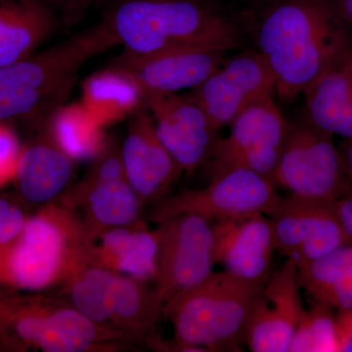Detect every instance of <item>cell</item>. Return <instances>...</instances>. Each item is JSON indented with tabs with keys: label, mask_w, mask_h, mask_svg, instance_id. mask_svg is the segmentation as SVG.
Wrapping results in <instances>:
<instances>
[{
	"label": "cell",
	"mask_w": 352,
	"mask_h": 352,
	"mask_svg": "<svg viewBox=\"0 0 352 352\" xmlns=\"http://www.w3.org/2000/svg\"><path fill=\"white\" fill-rule=\"evenodd\" d=\"M298 283L316 302L352 310V245L296 266Z\"/></svg>",
	"instance_id": "obj_25"
},
{
	"label": "cell",
	"mask_w": 352,
	"mask_h": 352,
	"mask_svg": "<svg viewBox=\"0 0 352 352\" xmlns=\"http://www.w3.org/2000/svg\"><path fill=\"white\" fill-rule=\"evenodd\" d=\"M342 160H344V164H346V170L352 177V140L351 145L347 147L346 152L342 154Z\"/></svg>",
	"instance_id": "obj_35"
},
{
	"label": "cell",
	"mask_w": 352,
	"mask_h": 352,
	"mask_svg": "<svg viewBox=\"0 0 352 352\" xmlns=\"http://www.w3.org/2000/svg\"><path fill=\"white\" fill-rule=\"evenodd\" d=\"M219 6L226 7L233 12L241 13L256 6L261 0H214Z\"/></svg>",
	"instance_id": "obj_33"
},
{
	"label": "cell",
	"mask_w": 352,
	"mask_h": 352,
	"mask_svg": "<svg viewBox=\"0 0 352 352\" xmlns=\"http://www.w3.org/2000/svg\"><path fill=\"white\" fill-rule=\"evenodd\" d=\"M22 146L8 122H0V189L13 182Z\"/></svg>",
	"instance_id": "obj_29"
},
{
	"label": "cell",
	"mask_w": 352,
	"mask_h": 352,
	"mask_svg": "<svg viewBox=\"0 0 352 352\" xmlns=\"http://www.w3.org/2000/svg\"><path fill=\"white\" fill-rule=\"evenodd\" d=\"M219 131L252 104L276 96V82L264 58L245 48L226 58L219 69L188 94Z\"/></svg>",
	"instance_id": "obj_12"
},
{
	"label": "cell",
	"mask_w": 352,
	"mask_h": 352,
	"mask_svg": "<svg viewBox=\"0 0 352 352\" xmlns=\"http://www.w3.org/2000/svg\"><path fill=\"white\" fill-rule=\"evenodd\" d=\"M344 22L352 27V0H333Z\"/></svg>",
	"instance_id": "obj_34"
},
{
	"label": "cell",
	"mask_w": 352,
	"mask_h": 352,
	"mask_svg": "<svg viewBox=\"0 0 352 352\" xmlns=\"http://www.w3.org/2000/svg\"><path fill=\"white\" fill-rule=\"evenodd\" d=\"M54 7L66 24H72L78 20L90 4L95 0H44Z\"/></svg>",
	"instance_id": "obj_30"
},
{
	"label": "cell",
	"mask_w": 352,
	"mask_h": 352,
	"mask_svg": "<svg viewBox=\"0 0 352 352\" xmlns=\"http://www.w3.org/2000/svg\"><path fill=\"white\" fill-rule=\"evenodd\" d=\"M27 207L16 193L0 196V245L10 242L23 230L31 215Z\"/></svg>",
	"instance_id": "obj_28"
},
{
	"label": "cell",
	"mask_w": 352,
	"mask_h": 352,
	"mask_svg": "<svg viewBox=\"0 0 352 352\" xmlns=\"http://www.w3.org/2000/svg\"><path fill=\"white\" fill-rule=\"evenodd\" d=\"M337 319L339 351L352 352V310H342Z\"/></svg>",
	"instance_id": "obj_31"
},
{
	"label": "cell",
	"mask_w": 352,
	"mask_h": 352,
	"mask_svg": "<svg viewBox=\"0 0 352 352\" xmlns=\"http://www.w3.org/2000/svg\"><path fill=\"white\" fill-rule=\"evenodd\" d=\"M335 210L349 244L352 245V195L336 201Z\"/></svg>",
	"instance_id": "obj_32"
},
{
	"label": "cell",
	"mask_w": 352,
	"mask_h": 352,
	"mask_svg": "<svg viewBox=\"0 0 352 352\" xmlns=\"http://www.w3.org/2000/svg\"><path fill=\"white\" fill-rule=\"evenodd\" d=\"M351 175L332 134L312 124L307 118L288 122L283 148L271 176L275 187L293 195L335 201L346 196Z\"/></svg>",
	"instance_id": "obj_7"
},
{
	"label": "cell",
	"mask_w": 352,
	"mask_h": 352,
	"mask_svg": "<svg viewBox=\"0 0 352 352\" xmlns=\"http://www.w3.org/2000/svg\"><path fill=\"white\" fill-rule=\"evenodd\" d=\"M307 119L330 134L352 140V50L329 64L303 91Z\"/></svg>",
	"instance_id": "obj_22"
},
{
	"label": "cell",
	"mask_w": 352,
	"mask_h": 352,
	"mask_svg": "<svg viewBox=\"0 0 352 352\" xmlns=\"http://www.w3.org/2000/svg\"><path fill=\"white\" fill-rule=\"evenodd\" d=\"M22 146L13 183L15 193L28 206L56 201L69 188L75 160L51 138L44 124Z\"/></svg>",
	"instance_id": "obj_19"
},
{
	"label": "cell",
	"mask_w": 352,
	"mask_h": 352,
	"mask_svg": "<svg viewBox=\"0 0 352 352\" xmlns=\"http://www.w3.org/2000/svg\"><path fill=\"white\" fill-rule=\"evenodd\" d=\"M289 352H339L337 320L329 305L317 302L305 310L292 337Z\"/></svg>",
	"instance_id": "obj_27"
},
{
	"label": "cell",
	"mask_w": 352,
	"mask_h": 352,
	"mask_svg": "<svg viewBox=\"0 0 352 352\" xmlns=\"http://www.w3.org/2000/svg\"><path fill=\"white\" fill-rule=\"evenodd\" d=\"M230 124V133L219 138L207 164L210 179L227 171L245 168L271 182L288 129L274 97L252 104Z\"/></svg>",
	"instance_id": "obj_11"
},
{
	"label": "cell",
	"mask_w": 352,
	"mask_h": 352,
	"mask_svg": "<svg viewBox=\"0 0 352 352\" xmlns=\"http://www.w3.org/2000/svg\"><path fill=\"white\" fill-rule=\"evenodd\" d=\"M82 105L102 126L145 109V92L126 72L109 66L83 83Z\"/></svg>",
	"instance_id": "obj_24"
},
{
	"label": "cell",
	"mask_w": 352,
	"mask_h": 352,
	"mask_svg": "<svg viewBox=\"0 0 352 352\" xmlns=\"http://www.w3.org/2000/svg\"><path fill=\"white\" fill-rule=\"evenodd\" d=\"M91 327L61 296L0 292V352H78Z\"/></svg>",
	"instance_id": "obj_6"
},
{
	"label": "cell",
	"mask_w": 352,
	"mask_h": 352,
	"mask_svg": "<svg viewBox=\"0 0 352 352\" xmlns=\"http://www.w3.org/2000/svg\"><path fill=\"white\" fill-rule=\"evenodd\" d=\"M157 276L153 283L164 307L214 271L212 222L194 214H183L157 223Z\"/></svg>",
	"instance_id": "obj_10"
},
{
	"label": "cell",
	"mask_w": 352,
	"mask_h": 352,
	"mask_svg": "<svg viewBox=\"0 0 352 352\" xmlns=\"http://www.w3.org/2000/svg\"><path fill=\"white\" fill-rule=\"evenodd\" d=\"M88 242L73 210L58 200L41 206L17 237L0 245V292L59 289L85 258Z\"/></svg>",
	"instance_id": "obj_4"
},
{
	"label": "cell",
	"mask_w": 352,
	"mask_h": 352,
	"mask_svg": "<svg viewBox=\"0 0 352 352\" xmlns=\"http://www.w3.org/2000/svg\"><path fill=\"white\" fill-rule=\"evenodd\" d=\"M159 238L144 220L103 231L88 242L87 256L106 270L153 284L157 276Z\"/></svg>",
	"instance_id": "obj_21"
},
{
	"label": "cell",
	"mask_w": 352,
	"mask_h": 352,
	"mask_svg": "<svg viewBox=\"0 0 352 352\" xmlns=\"http://www.w3.org/2000/svg\"><path fill=\"white\" fill-rule=\"evenodd\" d=\"M263 286L223 271L175 296L163 308L175 328L170 351H240Z\"/></svg>",
	"instance_id": "obj_5"
},
{
	"label": "cell",
	"mask_w": 352,
	"mask_h": 352,
	"mask_svg": "<svg viewBox=\"0 0 352 352\" xmlns=\"http://www.w3.org/2000/svg\"><path fill=\"white\" fill-rule=\"evenodd\" d=\"M116 44L101 21L63 43L0 67V122L41 126L63 106L85 63Z\"/></svg>",
	"instance_id": "obj_3"
},
{
	"label": "cell",
	"mask_w": 352,
	"mask_h": 352,
	"mask_svg": "<svg viewBox=\"0 0 352 352\" xmlns=\"http://www.w3.org/2000/svg\"><path fill=\"white\" fill-rule=\"evenodd\" d=\"M149 283L113 272L106 300V326L122 333L132 344L168 351L157 332L164 305Z\"/></svg>",
	"instance_id": "obj_20"
},
{
	"label": "cell",
	"mask_w": 352,
	"mask_h": 352,
	"mask_svg": "<svg viewBox=\"0 0 352 352\" xmlns=\"http://www.w3.org/2000/svg\"><path fill=\"white\" fill-rule=\"evenodd\" d=\"M43 124L55 142L76 162L94 159L107 143L104 126L82 104L62 106Z\"/></svg>",
	"instance_id": "obj_26"
},
{
	"label": "cell",
	"mask_w": 352,
	"mask_h": 352,
	"mask_svg": "<svg viewBox=\"0 0 352 352\" xmlns=\"http://www.w3.org/2000/svg\"><path fill=\"white\" fill-rule=\"evenodd\" d=\"M120 152L127 179L145 205H154L170 195L183 171L160 140L146 109L129 117Z\"/></svg>",
	"instance_id": "obj_17"
},
{
	"label": "cell",
	"mask_w": 352,
	"mask_h": 352,
	"mask_svg": "<svg viewBox=\"0 0 352 352\" xmlns=\"http://www.w3.org/2000/svg\"><path fill=\"white\" fill-rule=\"evenodd\" d=\"M145 109L154 120L160 140L183 173L193 175L208 163L219 131L188 95L147 94Z\"/></svg>",
	"instance_id": "obj_14"
},
{
	"label": "cell",
	"mask_w": 352,
	"mask_h": 352,
	"mask_svg": "<svg viewBox=\"0 0 352 352\" xmlns=\"http://www.w3.org/2000/svg\"><path fill=\"white\" fill-rule=\"evenodd\" d=\"M102 21L133 54L184 46L247 48L240 14L214 0H111Z\"/></svg>",
	"instance_id": "obj_2"
},
{
	"label": "cell",
	"mask_w": 352,
	"mask_h": 352,
	"mask_svg": "<svg viewBox=\"0 0 352 352\" xmlns=\"http://www.w3.org/2000/svg\"><path fill=\"white\" fill-rule=\"evenodd\" d=\"M228 51L210 46H184L133 54L124 50L111 66L126 72L147 94L194 89L219 68Z\"/></svg>",
	"instance_id": "obj_15"
},
{
	"label": "cell",
	"mask_w": 352,
	"mask_h": 352,
	"mask_svg": "<svg viewBox=\"0 0 352 352\" xmlns=\"http://www.w3.org/2000/svg\"><path fill=\"white\" fill-rule=\"evenodd\" d=\"M298 267L287 259L266 280L245 328L244 342L254 352H289L305 308Z\"/></svg>",
	"instance_id": "obj_16"
},
{
	"label": "cell",
	"mask_w": 352,
	"mask_h": 352,
	"mask_svg": "<svg viewBox=\"0 0 352 352\" xmlns=\"http://www.w3.org/2000/svg\"><path fill=\"white\" fill-rule=\"evenodd\" d=\"M267 178L237 168L210 179L205 188L170 195L152 205L147 219L160 223L183 214H194L208 221L239 219L254 214L270 215L281 197Z\"/></svg>",
	"instance_id": "obj_9"
},
{
	"label": "cell",
	"mask_w": 352,
	"mask_h": 352,
	"mask_svg": "<svg viewBox=\"0 0 352 352\" xmlns=\"http://www.w3.org/2000/svg\"><path fill=\"white\" fill-rule=\"evenodd\" d=\"M73 210L91 241L103 231L140 219L145 203L127 179L120 145L107 140L82 179L58 198Z\"/></svg>",
	"instance_id": "obj_8"
},
{
	"label": "cell",
	"mask_w": 352,
	"mask_h": 352,
	"mask_svg": "<svg viewBox=\"0 0 352 352\" xmlns=\"http://www.w3.org/2000/svg\"><path fill=\"white\" fill-rule=\"evenodd\" d=\"M215 264L250 282L265 284L276 251L270 217L263 214L212 222Z\"/></svg>",
	"instance_id": "obj_18"
},
{
	"label": "cell",
	"mask_w": 352,
	"mask_h": 352,
	"mask_svg": "<svg viewBox=\"0 0 352 352\" xmlns=\"http://www.w3.org/2000/svg\"><path fill=\"white\" fill-rule=\"evenodd\" d=\"M62 22L44 0H0V67L31 56Z\"/></svg>",
	"instance_id": "obj_23"
},
{
	"label": "cell",
	"mask_w": 352,
	"mask_h": 352,
	"mask_svg": "<svg viewBox=\"0 0 352 352\" xmlns=\"http://www.w3.org/2000/svg\"><path fill=\"white\" fill-rule=\"evenodd\" d=\"M240 15L248 41L272 71L276 96L287 103L351 47L333 0H261Z\"/></svg>",
	"instance_id": "obj_1"
},
{
	"label": "cell",
	"mask_w": 352,
	"mask_h": 352,
	"mask_svg": "<svg viewBox=\"0 0 352 352\" xmlns=\"http://www.w3.org/2000/svg\"><path fill=\"white\" fill-rule=\"evenodd\" d=\"M335 201L293 194L282 198L268 215L277 251L298 266L349 244L336 214Z\"/></svg>",
	"instance_id": "obj_13"
}]
</instances>
